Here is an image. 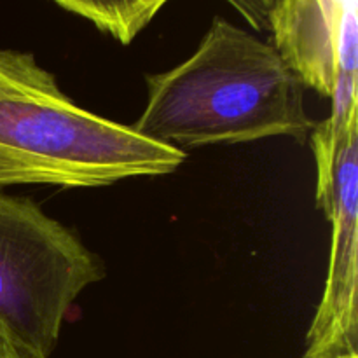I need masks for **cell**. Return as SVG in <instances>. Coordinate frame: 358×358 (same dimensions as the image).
<instances>
[{
    "label": "cell",
    "mask_w": 358,
    "mask_h": 358,
    "mask_svg": "<svg viewBox=\"0 0 358 358\" xmlns=\"http://www.w3.org/2000/svg\"><path fill=\"white\" fill-rule=\"evenodd\" d=\"M315 124L303 83L275 45L215 16L185 62L147 76L145 108L131 128L182 150L271 136L303 142Z\"/></svg>",
    "instance_id": "cell-1"
},
{
    "label": "cell",
    "mask_w": 358,
    "mask_h": 358,
    "mask_svg": "<svg viewBox=\"0 0 358 358\" xmlns=\"http://www.w3.org/2000/svg\"><path fill=\"white\" fill-rule=\"evenodd\" d=\"M103 276L76 233L28 198L0 192V325L34 358H49L77 297Z\"/></svg>",
    "instance_id": "cell-3"
},
{
    "label": "cell",
    "mask_w": 358,
    "mask_h": 358,
    "mask_svg": "<svg viewBox=\"0 0 358 358\" xmlns=\"http://www.w3.org/2000/svg\"><path fill=\"white\" fill-rule=\"evenodd\" d=\"M331 358H358V352H352V353H343V355H336Z\"/></svg>",
    "instance_id": "cell-9"
},
{
    "label": "cell",
    "mask_w": 358,
    "mask_h": 358,
    "mask_svg": "<svg viewBox=\"0 0 358 358\" xmlns=\"http://www.w3.org/2000/svg\"><path fill=\"white\" fill-rule=\"evenodd\" d=\"M128 45L170 0H51Z\"/></svg>",
    "instance_id": "cell-6"
},
{
    "label": "cell",
    "mask_w": 358,
    "mask_h": 358,
    "mask_svg": "<svg viewBox=\"0 0 358 358\" xmlns=\"http://www.w3.org/2000/svg\"><path fill=\"white\" fill-rule=\"evenodd\" d=\"M0 358H34L28 355L23 348L14 343V339L7 334L6 329L0 325Z\"/></svg>",
    "instance_id": "cell-8"
},
{
    "label": "cell",
    "mask_w": 358,
    "mask_h": 358,
    "mask_svg": "<svg viewBox=\"0 0 358 358\" xmlns=\"http://www.w3.org/2000/svg\"><path fill=\"white\" fill-rule=\"evenodd\" d=\"M255 31H269V17L278 0H226Z\"/></svg>",
    "instance_id": "cell-7"
},
{
    "label": "cell",
    "mask_w": 358,
    "mask_h": 358,
    "mask_svg": "<svg viewBox=\"0 0 358 358\" xmlns=\"http://www.w3.org/2000/svg\"><path fill=\"white\" fill-rule=\"evenodd\" d=\"M184 161V150L73 103L31 52L0 49V187H101Z\"/></svg>",
    "instance_id": "cell-2"
},
{
    "label": "cell",
    "mask_w": 358,
    "mask_h": 358,
    "mask_svg": "<svg viewBox=\"0 0 358 358\" xmlns=\"http://www.w3.org/2000/svg\"><path fill=\"white\" fill-rule=\"evenodd\" d=\"M317 163V203L332 226L324 296L306 336L304 358L358 352V108L329 115L310 135Z\"/></svg>",
    "instance_id": "cell-4"
},
{
    "label": "cell",
    "mask_w": 358,
    "mask_h": 358,
    "mask_svg": "<svg viewBox=\"0 0 358 358\" xmlns=\"http://www.w3.org/2000/svg\"><path fill=\"white\" fill-rule=\"evenodd\" d=\"M269 31L287 66L322 96H332L339 76L357 77V0H278Z\"/></svg>",
    "instance_id": "cell-5"
}]
</instances>
